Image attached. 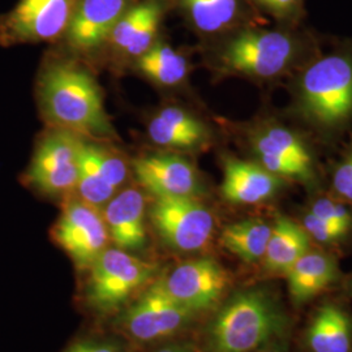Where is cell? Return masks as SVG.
I'll list each match as a JSON object with an SVG mask.
<instances>
[{
  "label": "cell",
  "mask_w": 352,
  "mask_h": 352,
  "mask_svg": "<svg viewBox=\"0 0 352 352\" xmlns=\"http://www.w3.org/2000/svg\"><path fill=\"white\" fill-rule=\"evenodd\" d=\"M128 7V0H76L65 30L67 42L77 51L100 49Z\"/></svg>",
  "instance_id": "obj_15"
},
{
  "label": "cell",
  "mask_w": 352,
  "mask_h": 352,
  "mask_svg": "<svg viewBox=\"0 0 352 352\" xmlns=\"http://www.w3.org/2000/svg\"><path fill=\"white\" fill-rule=\"evenodd\" d=\"M102 215L115 245L123 251H140L146 243L145 199L139 189L126 188L103 206Z\"/></svg>",
  "instance_id": "obj_17"
},
{
  "label": "cell",
  "mask_w": 352,
  "mask_h": 352,
  "mask_svg": "<svg viewBox=\"0 0 352 352\" xmlns=\"http://www.w3.org/2000/svg\"><path fill=\"white\" fill-rule=\"evenodd\" d=\"M141 187L154 197H196L204 193L201 176L188 160L176 154H151L133 161Z\"/></svg>",
  "instance_id": "obj_13"
},
{
  "label": "cell",
  "mask_w": 352,
  "mask_h": 352,
  "mask_svg": "<svg viewBox=\"0 0 352 352\" xmlns=\"http://www.w3.org/2000/svg\"><path fill=\"white\" fill-rule=\"evenodd\" d=\"M283 340H277L272 343H269L267 346H265L263 349H260L256 352H289L287 351V346L285 343H282Z\"/></svg>",
  "instance_id": "obj_31"
},
{
  "label": "cell",
  "mask_w": 352,
  "mask_h": 352,
  "mask_svg": "<svg viewBox=\"0 0 352 352\" xmlns=\"http://www.w3.org/2000/svg\"><path fill=\"white\" fill-rule=\"evenodd\" d=\"M52 235L78 270L90 269L110 239L101 210L80 197L64 205Z\"/></svg>",
  "instance_id": "obj_9"
},
{
  "label": "cell",
  "mask_w": 352,
  "mask_h": 352,
  "mask_svg": "<svg viewBox=\"0 0 352 352\" xmlns=\"http://www.w3.org/2000/svg\"><path fill=\"white\" fill-rule=\"evenodd\" d=\"M285 180L269 173L254 161L235 157L223 160L221 193L226 201L236 205H258L272 200L285 186Z\"/></svg>",
  "instance_id": "obj_16"
},
{
  "label": "cell",
  "mask_w": 352,
  "mask_h": 352,
  "mask_svg": "<svg viewBox=\"0 0 352 352\" xmlns=\"http://www.w3.org/2000/svg\"><path fill=\"white\" fill-rule=\"evenodd\" d=\"M164 16L160 0H144L128 7L110 36L116 50L131 56H141L155 43Z\"/></svg>",
  "instance_id": "obj_18"
},
{
  "label": "cell",
  "mask_w": 352,
  "mask_h": 352,
  "mask_svg": "<svg viewBox=\"0 0 352 352\" xmlns=\"http://www.w3.org/2000/svg\"><path fill=\"white\" fill-rule=\"evenodd\" d=\"M337 274V264L331 256L309 250L289 267L285 276L292 300L302 304L331 285Z\"/></svg>",
  "instance_id": "obj_21"
},
{
  "label": "cell",
  "mask_w": 352,
  "mask_h": 352,
  "mask_svg": "<svg viewBox=\"0 0 352 352\" xmlns=\"http://www.w3.org/2000/svg\"><path fill=\"white\" fill-rule=\"evenodd\" d=\"M65 352H120V349L113 342L81 340L71 346Z\"/></svg>",
  "instance_id": "obj_30"
},
{
  "label": "cell",
  "mask_w": 352,
  "mask_h": 352,
  "mask_svg": "<svg viewBox=\"0 0 352 352\" xmlns=\"http://www.w3.org/2000/svg\"><path fill=\"white\" fill-rule=\"evenodd\" d=\"M289 318L267 289L235 294L215 315L206 337L209 352H256L280 340Z\"/></svg>",
  "instance_id": "obj_4"
},
{
  "label": "cell",
  "mask_w": 352,
  "mask_h": 352,
  "mask_svg": "<svg viewBox=\"0 0 352 352\" xmlns=\"http://www.w3.org/2000/svg\"><path fill=\"white\" fill-rule=\"evenodd\" d=\"M138 68L142 75L164 87L179 85L187 78L189 72L187 58L161 42L154 43L139 56Z\"/></svg>",
  "instance_id": "obj_25"
},
{
  "label": "cell",
  "mask_w": 352,
  "mask_h": 352,
  "mask_svg": "<svg viewBox=\"0 0 352 352\" xmlns=\"http://www.w3.org/2000/svg\"><path fill=\"white\" fill-rule=\"evenodd\" d=\"M333 189L340 200L352 202V141L333 171Z\"/></svg>",
  "instance_id": "obj_29"
},
{
  "label": "cell",
  "mask_w": 352,
  "mask_h": 352,
  "mask_svg": "<svg viewBox=\"0 0 352 352\" xmlns=\"http://www.w3.org/2000/svg\"><path fill=\"white\" fill-rule=\"evenodd\" d=\"M269 16L277 20L278 25L300 26L304 17L305 0H254Z\"/></svg>",
  "instance_id": "obj_26"
},
{
  "label": "cell",
  "mask_w": 352,
  "mask_h": 352,
  "mask_svg": "<svg viewBox=\"0 0 352 352\" xmlns=\"http://www.w3.org/2000/svg\"><path fill=\"white\" fill-rule=\"evenodd\" d=\"M317 52L315 38L300 26H245L222 43L215 62L225 75L273 81L291 77Z\"/></svg>",
  "instance_id": "obj_2"
},
{
  "label": "cell",
  "mask_w": 352,
  "mask_h": 352,
  "mask_svg": "<svg viewBox=\"0 0 352 352\" xmlns=\"http://www.w3.org/2000/svg\"><path fill=\"white\" fill-rule=\"evenodd\" d=\"M309 213L316 217L330 222L336 226L342 227L346 231L351 232L352 230V212L342 202V200H336L330 197H320L312 202Z\"/></svg>",
  "instance_id": "obj_27"
},
{
  "label": "cell",
  "mask_w": 352,
  "mask_h": 352,
  "mask_svg": "<svg viewBox=\"0 0 352 352\" xmlns=\"http://www.w3.org/2000/svg\"><path fill=\"white\" fill-rule=\"evenodd\" d=\"M82 139L55 129L39 141L26 171V183L38 192L58 196L76 189Z\"/></svg>",
  "instance_id": "obj_8"
},
{
  "label": "cell",
  "mask_w": 352,
  "mask_h": 352,
  "mask_svg": "<svg viewBox=\"0 0 352 352\" xmlns=\"http://www.w3.org/2000/svg\"><path fill=\"white\" fill-rule=\"evenodd\" d=\"M272 223L263 219H245L227 225L221 234V244L241 261L254 264L263 261Z\"/></svg>",
  "instance_id": "obj_24"
},
{
  "label": "cell",
  "mask_w": 352,
  "mask_h": 352,
  "mask_svg": "<svg viewBox=\"0 0 352 352\" xmlns=\"http://www.w3.org/2000/svg\"><path fill=\"white\" fill-rule=\"evenodd\" d=\"M162 285L174 300L196 314L213 308L222 299L230 277L222 265L204 257L177 265Z\"/></svg>",
  "instance_id": "obj_11"
},
{
  "label": "cell",
  "mask_w": 352,
  "mask_h": 352,
  "mask_svg": "<svg viewBox=\"0 0 352 352\" xmlns=\"http://www.w3.org/2000/svg\"><path fill=\"white\" fill-rule=\"evenodd\" d=\"M247 145L252 161L285 182L314 184L317 158L308 140L294 128L273 119H264L248 129Z\"/></svg>",
  "instance_id": "obj_5"
},
{
  "label": "cell",
  "mask_w": 352,
  "mask_h": 352,
  "mask_svg": "<svg viewBox=\"0 0 352 352\" xmlns=\"http://www.w3.org/2000/svg\"><path fill=\"white\" fill-rule=\"evenodd\" d=\"M302 226L309 235V238L320 244L340 243L350 234L344 228L327 222L309 212L304 215Z\"/></svg>",
  "instance_id": "obj_28"
},
{
  "label": "cell",
  "mask_w": 352,
  "mask_h": 352,
  "mask_svg": "<svg viewBox=\"0 0 352 352\" xmlns=\"http://www.w3.org/2000/svg\"><path fill=\"white\" fill-rule=\"evenodd\" d=\"M126 174L122 158L82 139L76 184L81 200L101 209L124 184Z\"/></svg>",
  "instance_id": "obj_14"
},
{
  "label": "cell",
  "mask_w": 352,
  "mask_h": 352,
  "mask_svg": "<svg viewBox=\"0 0 352 352\" xmlns=\"http://www.w3.org/2000/svg\"><path fill=\"white\" fill-rule=\"evenodd\" d=\"M76 0H20L0 21L4 46L51 41L67 30Z\"/></svg>",
  "instance_id": "obj_10"
},
{
  "label": "cell",
  "mask_w": 352,
  "mask_h": 352,
  "mask_svg": "<svg viewBox=\"0 0 352 352\" xmlns=\"http://www.w3.org/2000/svg\"><path fill=\"white\" fill-rule=\"evenodd\" d=\"M190 23L204 34L234 30L244 19L241 0H182Z\"/></svg>",
  "instance_id": "obj_23"
},
{
  "label": "cell",
  "mask_w": 352,
  "mask_h": 352,
  "mask_svg": "<svg viewBox=\"0 0 352 352\" xmlns=\"http://www.w3.org/2000/svg\"><path fill=\"white\" fill-rule=\"evenodd\" d=\"M307 344L312 352H351L350 316L334 304L321 307L307 330Z\"/></svg>",
  "instance_id": "obj_22"
},
{
  "label": "cell",
  "mask_w": 352,
  "mask_h": 352,
  "mask_svg": "<svg viewBox=\"0 0 352 352\" xmlns=\"http://www.w3.org/2000/svg\"><path fill=\"white\" fill-rule=\"evenodd\" d=\"M192 316L193 312L174 300L160 280L126 309L120 321L129 336L146 342L174 334Z\"/></svg>",
  "instance_id": "obj_12"
},
{
  "label": "cell",
  "mask_w": 352,
  "mask_h": 352,
  "mask_svg": "<svg viewBox=\"0 0 352 352\" xmlns=\"http://www.w3.org/2000/svg\"><path fill=\"white\" fill-rule=\"evenodd\" d=\"M289 113L316 138L330 141L352 126V41L317 52L291 76Z\"/></svg>",
  "instance_id": "obj_1"
},
{
  "label": "cell",
  "mask_w": 352,
  "mask_h": 352,
  "mask_svg": "<svg viewBox=\"0 0 352 352\" xmlns=\"http://www.w3.org/2000/svg\"><path fill=\"white\" fill-rule=\"evenodd\" d=\"M149 214L160 238L175 251H201L213 236V214L196 197H155Z\"/></svg>",
  "instance_id": "obj_7"
},
{
  "label": "cell",
  "mask_w": 352,
  "mask_h": 352,
  "mask_svg": "<svg viewBox=\"0 0 352 352\" xmlns=\"http://www.w3.org/2000/svg\"><path fill=\"white\" fill-rule=\"evenodd\" d=\"M87 300L107 314L120 308L157 272V265L140 260L119 248H106L90 266Z\"/></svg>",
  "instance_id": "obj_6"
},
{
  "label": "cell",
  "mask_w": 352,
  "mask_h": 352,
  "mask_svg": "<svg viewBox=\"0 0 352 352\" xmlns=\"http://www.w3.org/2000/svg\"><path fill=\"white\" fill-rule=\"evenodd\" d=\"M158 352H193L187 346H180V344H174V346H167L164 349H161Z\"/></svg>",
  "instance_id": "obj_32"
},
{
  "label": "cell",
  "mask_w": 352,
  "mask_h": 352,
  "mask_svg": "<svg viewBox=\"0 0 352 352\" xmlns=\"http://www.w3.org/2000/svg\"><path fill=\"white\" fill-rule=\"evenodd\" d=\"M148 135L154 144L170 149H199L210 141V131L205 123L174 106L166 107L153 116Z\"/></svg>",
  "instance_id": "obj_19"
},
{
  "label": "cell",
  "mask_w": 352,
  "mask_h": 352,
  "mask_svg": "<svg viewBox=\"0 0 352 352\" xmlns=\"http://www.w3.org/2000/svg\"><path fill=\"white\" fill-rule=\"evenodd\" d=\"M38 100L46 119L74 133L109 138L113 133L94 77L72 63L49 65L38 81Z\"/></svg>",
  "instance_id": "obj_3"
},
{
  "label": "cell",
  "mask_w": 352,
  "mask_h": 352,
  "mask_svg": "<svg viewBox=\"0 0 352 352\" xmlns=\"http://www.w3.org/2000/svg\"><path fill=\"white\" fill-rule=\"evenodd\" d=\"M309 235L289 217L278 215L272 223V234L265 251L264 267L273 274H286L304 253L311 250Z\"/></svg>",
  "instance_id": "obj_20"
}]
</instances>
